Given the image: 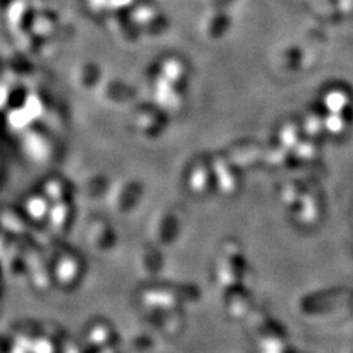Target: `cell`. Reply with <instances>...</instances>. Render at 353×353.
Listing matches in <instances>:
<instances>
[{
	"mask_svg": "<svg viewBox=\"0 0 353 353\" xmlns=\"http://www.w3.org/2000/svg\"><path fill=\"white\" fill-rule=\"evenodd\" d=\"M210 166H207L205 163H199L194 164L190 170L189 183L190 189L195 192H203L208 189L210 183Z\"/></svg>",
	"mask_w": 353,
	"mask_h": 353,
	"instance_id": "6da1fadb",
	"label": "cell"
},
{
	"mask_svg": "<svg viewBox=\"0 0 353 353\" xmlns=\"http://www.w3.org/2000/svg\"><path fill=\"white\" fill-rule=\"evenodd\" d=\"M75 256H63L58 261L57 263V270H55V276L58 279L59 283L70 284L75 281L76 276L79 274V265L75 261Z\"/></svg>",
	"mask_w": 353,
	"mask_h": 353,
	"instance_id": "7a4b0ae2",
	"label": "cell"
},
{
	"mask_svg": "<svg viewBox=\"0 0 353 353\" xmlns=\"http://www.w3.org/2000/svg\"><path fill=\"white\" fill-rule=\"evenodd\" d=\"M26 211L33 219H43V216L49 211L46 196L41 194V195H33L32 198H29V201L26 203Z\"/></svg>",
	"mask_w": 353,
	"mask_h": 353,
	"instance_id": "3957f363",
	"label": "cell"
},
{
	"mask_svg": "<svg viewBox=\"0 0 353 353\" xmlns=\"http://www.w3.org/2000/svg\"><path fill=\"white\" fill-rule=\"evenodd\" d=\"M88 338L90 344H108L110 330L103 323H96L89 328Z\"/></svg>",
	"mask_w": 353,
	"mask_h": 353,
	"instance_id": "277c9868",
	"label": "cell"
}]
</instances>
